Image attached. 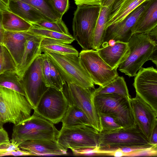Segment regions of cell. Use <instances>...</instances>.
<instances>
[{"label":"cell","mask_w":157,"mask_h":157,"mask_svg":"<svg viewBox=\"0 0 157 157\" xmlns=\"http://www.w3.org/2000/svg\"><path fill=\"white\" fill-rule=\"evenodd\" d=\"M130 50L126 59L119 70L129 77L134 76L146 61L151 60L157 65V43L147 33H134L127 42Z\"/></svg>","instance_id":"6da1fadb"},{"label":"cell","mask_w":157,"mask_h":157,"mask_svg":"<svg viewBox=\"0 0 157 157\" xmlns=\"http://www.w3.org/2000/svg\"><path fill=\"white\" fill-rule=\"evenodd\" d=\"M153 146L150 143L136 125L112 132H99L97 149L101 154L110 155L113 151L118 148L140 147H151Z\"/></svg>","instance_id":"7a4b0ae2"},{"label":"cell","mask_w":157,"mask_h":157,"mask_svg":"<svg viewBox=\"0 0 157 157\" xmlns=\"http://www.w3.org/2000/svg\"><path fill=\"white\" fill-rule=\"evenodd\" d=\"M93 99L98 113L111 117L123 128L136 125L129 99L113 94L93 96Z\"/></svg>","instance_id":"3957f363"},{"label":"cell","mask_w":157,"mask_h":157,"mask_svg":"<svg viewBox=\"0 0 157 157\" xmlns=\"http://www.w3.org/2000/svg\"><path fill=\"white\" fill-rule=\"evenodd\" d=\"M33 109L25 97L0 86V128L8 122L18 124L29 117Z\"/></svg>","instance_id":"277c9868"},{"label":"cell","mask_w":157,"mask_h":157,"mask_svg":"<svg viewBox=\"0 0 157 157\" xmlns=\"http://www.w3.org/2000/svg\"><path fill=\"white\" fill-rule=\"evenodd\" d=\"M54 124L33 113L21 123L14 125L10 141L19 145L27 140H56L59 131Z\"/></svg>","instance_id":"5b68a950"},{"label":"cell","mask_w":157,"mask_h":157,"mask_svg":"<svg viewBox=\"0 0 157 157\" xmlns=\"http://www.w3.org/2000/svg\"><path fill=\"white\" fill-rule=\"evenodd\" d=\"M67 84L73 83L84 88L94 89V83L82 65L78 55L44 52Z\"/></svg>","instance_id":"8992f818"},{"label":"cell","mask_w":157,"mask_h":157,"mask_svg":"<svg viewBox=\"0 0 157 157\" xmlns=\"http://www.w3.org/2000/svg\"><path fill=\"white\" fill-rule=\"evenodd\" d=\"M99 5H77L72 23L73 37L84 50L91 49Z\"/></svg>","instance_id":"52a82bcc"},{"label":"cell","mask_w":157,"mask_h":157,"mask_svg":"<svg viewBox=\"0 0 157 157\" xmlns=\"http://www.w3.org/2000/svg\"><path fill=\"white\" fill-rule=\"evenodd\" d=\"M99 135V132L90 126L62 127L56 141L63 148L70 149L73 152L88 148L97 149Z\"/></svg>","instance_id":"ba28073f"},{"label":"cell","mask_w":157,"mask_h":157,"mask_svg":"<svg viewBox=\"0 0 157 157\" xmlns=\"http://www.w3.org/2000/svg\"><path fill=\"white\" fill-rule=\"evenodd\" d=\"M69 104L62 90L48 87L41 97L34 113L54 124L61 122Z\"/></svg>","instance_id":"9c48e42d"},{"label":"cell","mask_w":157,"mask_h":157,"mask_svg":"<svg viewBox=\"0 0 157 157\" xmlns=\"http://www.w3.org/2000/svg\"><path fill=\"white\" fill-rule=\"evenodd\" d=\"M93 89L83 87L73 83L65 82L63 91L70 104L82 109L88 117L92 127L99 132L102 131L100 117L93 99Z\"/></svg>","instance_id":"30bf717a"},{"label":"cell","mask_w":157,"mask_h":157,"mask_svg":"<svg viewBox=\"0 0 157 157\" xmlns=\"http://www.w3.org/2000/svg\"><path fill=\"white\" fill-rule=\"evenodd\" d=\"M81 63L94 84L102 86L118 75L117 68L113 69L92 49L83 50L78 55Z\"/></svg>","instance_id":"8fae6325"},{"label":"cell","mask_w":157,"mask_h":157,"mask_svg":"<svg viewBox=\"0 0 157 157\" xmlns=\"http://www.w3.org/2000/svg\"><path fill=\"white\" fill-rule=\"evenodd\" d=\"M42 61L41 54L34 59L29 67L21 80L26 98L33 109L48 88L46 86L42 76Z\"/></svg>","instance_id":"7c38bea8"},{"label":"cell","mask_w":157,"mask_h":157,"mask_svg":"<svg viewBox=\"0 0 157 157\" xmlns=\"http://www.w3.org/2000/svg\"><path fill=\"white\" fill-rule=\"evenodd\" d=\"M133 86L142 99L157 111V70L141 67L134 76Z\"/></svg>","instance_id":"4fadbf2b"},{"label":"cell","mask_w":157,"mask_h":157,"mask_svg":"<svg viewBox=\"0 0 157 157\" xmlns=\"http://www.w3.org/2000/svg\"><path fill=\"white\" fill-rule=\"evenodd\" d=\"M129 100L136 124L149 142L153 130L157 126V111L137 94Z\"/></svg>","instance_id":"5bb4252c"},{"label":"cell","mask_w":157,"mask_h":157,"mask_svg":"<svg viewBox=\"0 0 157 157\" xmlns=\"http://www.w3.org/2000/svg\"><path fill=\"white\" fill-rule=\"evenodd\" d=\"M152 0L139 6L121 22L105 29L103 43L108 44L111 40L127 43L132 35L131 32L132 28Z\"/></svg>","instance_id":"9a60e30c"},{"label":"cell","mask_w":157,"mask_h":157,"mask_svg":"<svg viewBox=\"0 0 157 157\" xmlns=\"http://www.w3.org/2000/svg\"><path fill=\"white\" fill-rule=\"evenodd\" d=\"M96 50L100 56L113 69L117 68L129 56L130 50L128 43L116 41L112 44H102Z\"/></svg>","instance_id":"2e32d148"},{"label":"cell","mask_w":157,"mask_h":157,"mask_svg":"<svg viewBox=\"0 0 157 157\" xmlns=\"http://www.w3.org/2000/svg\"><path fill=\"white\" fill-rule=\"evenodd\" d=\"M151 0H116L110 9L105 30L121 22L139 6Z\"/></svg>","instance_id":"e0dca14e"},{"label":"cell","mask_w":157,"mask_h":157,"mask_svg":"<svg viewBox=\"0 0 157 157\" xmlns=\"http://www.w3.org/2000/svg\"><path fill=\"white\" fill-rule=\"evenodd\" d=\"M18 147L20 149L29 152L33 155H63L66 154L67 151L56 140H27L20 144Z\"/></svg>","instance_id":"ac0fdd59"},{"label":"cell","mask_w":157,"mask_h":157,"mask_svg":"<svg viewBox=\"0 0 157 157\" xmlns=\"http://www.w3.org/2000/svg\"><path fill=\"white\" fill-rule=\"evenodd\" d=\"M31 34L27 31H5L2 45L8 50L17 66L20 62L25 50L26 42Z\"/></svg>","instance_id":"d6986e66"},{"label":"cell","mask_w":157,"mask_h":157,"mask_svg":"<svg viewBox=\"0 0 157 157\" xmlns=\"http://www.w3.org/2000/svg\"><path fill=\"white\" fill-rule=\"evenodd\" d=\"M43 38L31 34L27 39L21 59L16 67V72L21 80L25 71L33 61L41 54L40 45Z\"/></svg>","instance_id":"ffe728a7"},{"label":"cell","mask_w":157,"mask_h":157,"mask_svg":"<svg viewBox=\"0 0 157 157\" xmlns=\"http://www.w3.org/2000/svg\"><path fill=\"white\" fill-rule=\"evenodd\" d=\"M157 0H152L150 5L140 16L132 28L134 33H147L157 26Z\"/></svg>","instance_id":"44dd1931"},{"label":"cell","mask_w":157,"mask_h":157,"mask_svg":"<svg viewBox=\"0 0 157 157\" xmlns=\"http://www.w3.org/2000/svg\"><path fill=\"white\" fill-rule=\"evenodd\" d=\"M8 6L10 11L30 23L46 20L37 10L20 0H9Z\"/></svg>","instance_id":"7402d4cb"},{"label":"cell","mask_w":157,"mask_h":157,"mask_svg":"<svg viewBox=\"0 0 157 157\" xmlns=\"http://www.w3.org/2000/svg\"><path fill=\"white\" fill-rule=\"evenodd\" d=\"M110 10V9L109 7L100 5L94 32L91 45L92 49L98 50L103 43L105 25Z\"/></svg>","instance_id":"603a6c76"},{"label":"cell","mask_w":157,"mask_h":157,"mask_svg":"<svg viewBox=\"0 0 157 157\" xmlns=\"http://www.w3.org/2000/svg\"><path fill=\"white\" fill-rule=\"evenodd\" d=\"M62 127L69 128L81 125L92 127L84 112L75 105L70 104L61 121Z\"/></svg>","instance_id":"cb8c5ba5"},{"label":"cell","mask_w":157,"mask_h":157,"mask_svg":"<svg viewBox=\"0 0 157 157\" xmlns=\"http://www.w3.org/2000/svg\"><path fill=\"white\" fill-rule=\"evenodd\" d=\"M117 94L130 99L131 96L124 79L123 76H118L106 85L99 86L93 90V96L107 94Z\"/></svg>","instance_id":"d4e9b609"},{"label":"cell","mask_w":157,"mask_h":157,"mask_svg":"<svg viewBox=\"0 0 157 157\" xmlns=\"http://www.w3.org/2000/svg\"><path fill=\"white\" fill-rule=\"evenodd\" d=\"M2 23L4 30L8 31H27L32 26L31 23L9 11H2Z\"/></svg>","instance_id":"484cf974"},{"label":"cell","mask_w":157,"mask_h":157,"mask_svg":"<svg viewBox=\"0 0 157 157\" xmlns=\"http://www.w3.org/2000/svg\"><path fill=\"white\" fill-rule=\"evenodd\" d=\"M41 52H51L61 55H78V52L72 46L59 41L44 37L40 45Z\"/></svg>","instance_id":"4316f807"},{"label":"cell","mask_w":157,"mask_h":157,"mask_svg":"<svg viewBox=\"0 0 157 157\" xmlns=\"http://www.w3.org/2000/svg\"><path fill=\"white\" fill-rule=\"evenodd\" d=\"M37 10L48 21H53L62 19L54 9L50 0H20Z\"/></svg>","instance_id":"83f0119b"},{"label":"cell","mask_w":157,"mask_h":157,"mask_svg":"<svg viewBox=\"0 0 157 157\" xmlns=\"http://www.w3.org/2000/svg\"><path fill=\"white\" fill-rule=\"evenodd\" d=\"M0 86L13 90L26 97L22 80L16 71H8L0 74Z\"/></svg>","instance_id":"f1b7e54d"},{"label":"cell","mask_w":157,"mask_h":157,"mask_svg":"<svg viewBox=\"0 0 157 157\" xmlns=\"http://www.w3.org/2000/svg\"><path fill=\"white\" fill-rule=\"evenodd\" d=\"M32 25V26L27 31L32 34L56 40L63 43L70 44L75 40L71 35H66Z\"/></svg>","instance_id":"f546056e"},{"label":"cell","mask_w":157,"mask_h":157,"mask_svg":"<svg viewBox=\"0 0 157 157\" xmlns=\"http://www.w3.org/2000/svg\"><path fill=\"white\" fill-rule=\"evenodd\" d=\"M17 64L10 53L0 44V75L8 71H16Z\"/></svg>","instance_id":"4dcf8cb0"},{"label":"cell","mask_w":157,"mask_h":157,"mask_svg":"<svg viewBox=\"0 0 157 157\" xmlns=\"http://www.w3.org/2000/svg\"><path fill=\"white\" fill-rule=\"evenodd\" d=\"M31 24L51 31L66 35H70L68 28L62 19L53 21L42 20Z\"/></svg>","instance_id":"1f68e13d"},{"label":"cell","mask_w":157,"mask_h":157,"mask_svg":"<svg viewBox=\"0 0 157 157\" xmlns=\"http://www.w3.org/2000/svg\"><path fill=\"white\" fill-rule=\"evenodd\" d=\"M98 114L100 117L102 127L101 132H112L122 128L111 117L103 113Z\"/></svg>","instance_id":"d6a6232c"},{"label":"cell","mask_w":157,"mask_h":157,"mask_svg":"<svg viewBox=\"0 0 157 157\" xmlns=\"http://www.w3.org/2000/svg\"><path fill=\"white\" fill-rule=\"evenodd\" d=\"M49 61L50 74L54 88L62 91L63 85L66 82L63 79L56 67L50 60Z\"/></svg>","instance_id":"836d02e7"},{"label":"cell","mask_w":157,"mask_h":157,"mask_svg":"<svg viewBox=\"0 0 157 157\" xmlns=\"http://www.w3.org/2000/svg\"><path fill=\"white\" fill-rule=\"evenodd\" d=\"M42 56L43 61L42 71L44 81L47 87L54 88L50 74L49 60L45 53L42 54Z\"/></svg>","instance_id":"e575fe53"},{"label":"cell","mask_w":157,"mask_h":157,"mask_svg":"<svg viewBox=\"0 0 157 157\" xmlns=\"http://www.w3.org/2000/svg\"><path fill=\"white\" fill-rule=\"evenodd\" d=\"M50 0L54 9L62 17L69 8V0Z\"/></svg>","instance_id":"d590c367"},{"label":"cell","mask_w":157,"mask_h":157,"mask_svg":"<svg viewBox=\"0 0 157 157\" xmlns=\"http://www.w3.org/2000/svg\"><path fill=\"white\" fill-rule=\"evenodd\" d=\"M19 145L10 141L0 144V151L5 152L7 151L20 149Z\"/></svg>","instance_id":"8d00e7d4"},{"label":"cell","mask_w":157,"mask_h":157,"mask_svg":"<svg viewBox=\"0 0 157 157\" xmlns=\"http://www.w3.org/2000/svg\"><path fill=\"white\" fill-rule=\"evenodd\" d=\"M33 155V154L29 152L21 149L16 150L14 151H8L3 153L1 156H31Z\"/></svg>","instance_id":"74e56055"},{"label":"cell","mask_w":157,"mask_h":157,"mask_svg":"<svg viewBox=\"0 0 157 157\" xmlns=\"http://www.w3.org/2000/svg\"><path fill=\"white\" fill-rule=\"evenodd\" d=\"M77 5H99L103 0H74Z\"/></svg>","instance_id":"f35d334b"},{"label":"cell","mask_w":157,"mask_h":157,"mask_svg":"<svg viewBox=\"0 0 157 157\" xmlns=\"http://www.w3.org/2000/svg\"><path fill=\"white\" fill-rule=\"evenodd\" d=\"M10 141L7 132L3 128H0V144Z\"/></svg>","instance_id":"ab89813d"},{"label":"cell","mask_w":157,"mask_h":157,"mask_svg":"<svg viewBox=\"0 0 157 157\" xmlns=\"http://www.w3.org/2000/svg\"><path fill=\"white\" fill-rule=\"evenodd\" d=\"M149 143L153 145H157V126L153 130Z\"/></svg>","instance_id":"60d3db41"},{"label":"cell","mask_w":157,"mask_h":157,"mask_svg":"<svg viewBox=\"0 0 157 157\" xmlns=\"http://www.w3.org/2000/svg\"><path fill=\"white\" fill-rule=\"evenodd\" d=\"M147 34L152 40L157 43V26L151 30Z\"/></svg>","instance_id":"b9f144b4"},{"label":"cell","mask_w":157,"mask_h":157,"mask_svg":"<svg viewBox=\"0 0 157 157\" xmlns=\"http://www.w3.org/2000/svg\"><path fill=\"white\" fill-rule=\"evenodd\" d=\"M2 11L0 10V44H2L5 30L2 23Z\"/></svg>","instance_id":"7bdbcfd3"},{"label":"cell","mask_w":157,"mask_h":157,"mask_svg":"<svg viewBox=\"0 0 157 157\" xmlns=\"http://www.w3.org/2000/svg\"><path fill=\"white\" fill-rule=\"evenodd\" d=\"M116 0H103L100 5L107 6L110 9L113 4Z\"/></svg>","instance_id":"ee69618b"},{"label":"cell","mask_w":157,"mask_h":157,"mask_svg":"<svg viewBox=\"0 0 157 157\" xmlns=\"http://www.w3.org/2000/svg\"><path fill=\"white\" fill-rule=\"evenodd\" d=\"M111 155L114 157H120L124 156L125 154L120 149L118 148L113 151L111 154Z\"/></svg>","instance_id":"f6af8a7d"},{"label":"cell","mask_w":157,"mask_h":157,"mask_svg":"<svg viewBox=\"0 0 157 157\" xmlns=\"http://www.w3.org/2000/svg\"><path fill=\"white\" fill-rule=\"evenodd\" d=\"M0 10L2 11H10L8 6L1 0H0Z\"/></svg>","instance_id":"bcb514c9"},{"label":"cell","mask_w":157,"mask_h":157,"mask_svg":"<svg viewBox=\"0 0 157 157\" xmlns=\"http://www.w3.org/2000/svg\"><path fill=\"white\" fill-rule=\"evenodd\" d=\"M8 6L9 0H1Z\"/></svg>","instance_id":"7dc6e473"},{"label":"cell","mask_w":157,"mask_h":157,"mask_svg":"<svg viewBox=\"0 0 157 157\" xmlns=\"http://www.w3.org/2000/svg\"><path fill=\"white\" fill-rule=\"evenodd\" d=\"M5 153L4 152L2 151H0V156H1L2 155L3 153Z\"/></svg>","instance_id":"c3c4849f"}]
</instances>
